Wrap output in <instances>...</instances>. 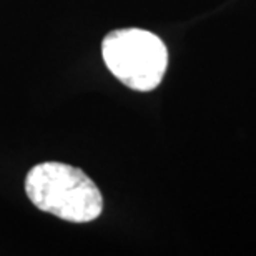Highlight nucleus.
Instances as JSON below:
<instances>
[{"instance_id":"1","label":"nucleus","mask_w":256,"mask_h":256,"mask_svg":"<svg viewBox=\"0 0 256 256\" xmlns=\"http://www.w3.org/2000/svg\"><path fill=\"white\" fill-rule=\"evenodd\" d=\"M25 192L38 210L72 223H88L102 214L104 198L80 168L45 162L25 178Z\"/></svg>"},{"instance_id":"2","label":"nucleus","mask_w":256,"mask_h":256,"mask_svg":"<svg viewBox=\"0 0 256 256\" xmlns=\"http://www.w3.org/2000/svg\"><path fill=\"white\" fill-rule=\"evenodd\" d=\"M102 55L112 74L136 92L156 88L168 65V52L162 38L142 28L110 32L102 42Z\"/></svg>"}]
</instances>
